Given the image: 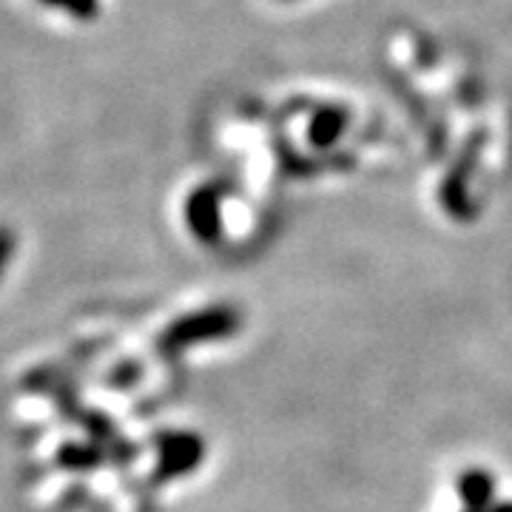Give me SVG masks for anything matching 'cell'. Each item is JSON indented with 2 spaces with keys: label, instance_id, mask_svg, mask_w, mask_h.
Wrapping results in <instances>:
<instances>
[{
  "label": "cell",
  "instance_id": "277c9868",
  "mask_svg": "<svg viewBox=\"0 0 512 512\" xmlns=\"http://www.w3.org/2000/svg\"><path fill=\"white\" fill-rule=\"evenodd\" d=\"M9 251H12V242H9V237H6V234L0 231V268H3V262H6Z\"/></svg>",
  "mask_w": 512,
  "mask_h": 512
},
{
  "label": "cell",
  "instance_id": "7a4b0ae2",
  "mask_svg": "<svg viewBox=\"0 0 512 512\" xmlns=\"http://www.w3.org/2000/svg\"><path fill=\"white\" fill-rule=\"evenodd\" d=\"M348 126V117L342 109H322L311 123V140L316 146H333Z\"/></svg>",
  "mask_w": 512,
  "mask_h": 512
},
{
  "label": "cell",
  "instance_id": "3957f363",
  "mask_svg": "<svg viewBox=\"0 0 512 512\" xmlns=\"http://www.w3.org/2000/svg\"><path fill=\"white\" fill-rule=\"evenodd\" d=\"M49 9H60L74 20H94L100 15V0H40Z\"/></svg>",
  "mask_w": 512,
  "mask_h": 512
},
{
  "label": "cell",
  "instance_id": "6da1fadb",
  "mask_svg": "<svg viewBox=\"0 0 512 512\" xmlns=\"http://www.w3.org/2000/svg\"><path fill=\"white\" fill-rule=\"evenodd\" d=\"M185 214H188L191 231H197L205 242H211L220 234V194L214 188L194 191L185 205Z\"/></svg>",
  "mask_w": 512,
  "mask_h": 512
}]
</instances>
